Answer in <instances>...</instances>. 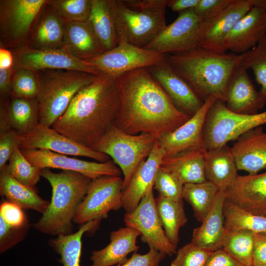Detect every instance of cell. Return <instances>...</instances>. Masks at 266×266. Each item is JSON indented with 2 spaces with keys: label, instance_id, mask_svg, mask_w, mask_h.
<instances>
[{
  "label": "cell",
  "instance_id": "6da1fadb",
  "mask_svg": "<svg viewBox=\"0 0 266 266\" xmlns=\"http://www.w3.org/2000/svg\"><path fill=\"white\" fill-rule=\"evenodd\" d=\"M120 105L113 123L131 134H150L157 138L191 117L179 110L146 67L116 77Z\"/></svg>",
  "mask_w": 266,
  "mask_h": 266
},
{
  "label": "cell",
  "instance_id": "7a4b0ae2",
  "mask_svg": "<svg viewBox=\"0 0 266 266\" xmlns=\"http://www.w3.org/2000/svg\"><path fill=\"white\" fill-rule=\"evenodd\" d=\"M119 105L116 78L100 73L78 92L52 128L90 147L114 122Z\"/></svg>",
  "mask_w": 266,
  "mask_h": 266
},
{
  "label": "cell",
  "instance_id": "3957f363",
  "mask_svg": "<svg viewBox=\"0 0 266 266\" xmlns=\"http://www.w3.org/2000/svg\"><path fill=\"white\" fill-rule=\"evenodd\" d=\"M165 55L171 66L204 102L213 96L225 103L227 85L242 60L241 54L215 53L200 47Z\"/></svg>",
  "mask_w": 266,
  "mask_h": 266
},
{
  "label": "cell",
  "instance_id": "277c9868",
  "mask_svg": "<svg viewBox=\"0 0 266 266\" xmlns=\"http://www.w3.org/2000/svg\"><path fill=\"white\" fill-rule=\"evenodd\" d=\"M41 175L50 184L52 197L47 209L33 226L47 234H67L92 179L76 171L55 173L48 168L42 169Z\"/></svg>",
  "mask_w": 266,
  "mask_h": 266
},
{
  "label": "cell",
  "instance_id": "5b68a950",
  "mask_svg": "<svg viewBox=\"0 0 266 266\" xmlns=\"http://www.w3.org/2000/svg\"><path fill=\"white\" fill-rule=\"evenodd\" d=\"M118 43L144 48L167 26L169 0H112Z\"/></svg>",
  "mask_w": 266,
  "mask_h": 266
},
{
  "label": "cell",
  "instance_id": "8992f818",
  "mask_svg": "<svg viewBox=\"0 0 266 266\" xmlns=\"http://www.w3.org/2000/svg\"><path fill=\"white\" fill-rule=\"evenodd\" d=\"M36 73L39 124L49 127L64 113L78 92L97 75L67 69H47Z\"/></svg>",
  "mask_w": 266,
  "mask_h": 266
},
{
  "label": "cell",
  "instance_id": "52a82bcc",
  "mask_svg": "<svg viewBox=\"0 0 266 266\" xmlns=\"http://www.w3.org/2000/svg\"><path fill=\"white\" fill-rule=\"evenodd\" d=\"M156 139L150 134L127 133L113 123L102 137L90 148L106 154L120 167L123 174V191L139 166L149 156Z\"/></svg>",
  "mask_w": 266,
  "mask_h": 266
},
{
  "label": "cell",
  "instance_id": "ba28073f",
  "mask_svg": "<svg viewBox=\"0 0 266 266\" xmlns=\"http://www.w3.org/2000/svg\"><path fill=\"white\" fill-rule=\"evenodd\" d=\"M266 124V111L254 114L236 113L230 111L224 102L217 100L208 111L203 127L205 149L220 147Z\"/></svg>",
  "mask_w": 266,
  "mask_h": 266
},
{
  "label": "cell",
  "instance_id": "9c48e42d",
  "mask_svg": "<svg viewBox=\"0 0 266 266\" xmlns=\"http://www.w3.org/2000/svg\"><path fill=\"white\" fill-rule=\"evenodd\" d=\"M49 0H0V47L13 50L24 45Z\"/></svg>",
  "mask_w": 266,
  "mask_h": 266
},
{
  "label": "cell",
  "instance_id": "30bf717a",
  "mask_svg": "<svg viewBox=\"0 0 266 266\" xmlns=\"http://www.w3.org/2000/svg\"><path fill=\"white\" fill-rule=\"evenodd\" d=\"M211 19L203 18L193 8L180 12L177 18L144 48L166 54L197 47Z\"/></svg>",
  "mask_w": 266,
  "mask_h": 266
},
{
  "label": "cell",
  "instance_id": "8fae6325",
  "mask_svg": "<svg viewBox=\"0 0 266 266\" xmlns=\"http://www.w3.org/2000/svg\"><path fill=\"white\" fill-rule=\"evenodd\" d=\"M123 184L120 176H103L92 179L73 221L82 225L95 220L101 221L110 211L123 207Z\"/></svg>",
  "mask_w": 266,
  "mask_h": 266
},
{
  "label": "cell",
  "instance_id": "7c38bea8",
  "mask_svg": "<svg viewBox=\"0 0 266 266\" xmlns=\"http://www.w3.org/2000/svg\"><path fill=\"white\" fill-rule=\"evenodd\" d=\"M165 56V54L121 42L114 48L86 61L100 73L116 77L132 70L161 63Z\"/></svg>",
  "mask_w": 266,
  "mask_h": 266
},
{
  "label": "cell",
  "instance_id": "4fadbf2b",
  "mask_svg": "<svg viewBox=\"0 0 266 266\" xmlns=\"http://www.w3.org/2000/svg\"><path fill=\"white\" fill-rule=\"evenodd\" d=\"M153 189V187L148 189L134 210L126 213L124 222L126 227L138 232L141 241L149 247L171 256L176 248L169 241L161 224Z\"/></svg>",
  "mask_w": 266,
  "mask_h": 266
},
{
  "label": "cell",
  "instance_id": "5bb4252c",
  "mask_svg": "<svg viewBox=\"0 0 266 266\" xmlns=\"http://www.w3.org/2000/svg\"><path fill=\"white\" fill-rule=\"evenodd\" d=\"M21 149H42L66 155L82 156L100 163L110 160L106 154L95 151L60 133L53 129L39 124L31 132L16 136Z\"/></svg>",
  "mask_w": 266,
  "mask_h": 266
},
{
  "label": "cell",
  "instance_id": "9a60e30c",
  "mask_svg": "<svg viewBox=\"0 0 266 266\" xmlns=\"http://www.w3.org/2000/svg\"><path fill=\"white\" fill-rule=\"evenodd\" d=\"M13 67H22L35 72L47 69L74 70L99 75L100 72L87 61L78 59L64 48L37 50L24 46L10 50Z\"/></svg>",
  "mask_w": 266,
  "mask_h": 266
},
{
  "label": "cell",
  "instance_id": "2e32d148",
  "mask_svg": "<svg viewBox=\"0 0 266 266\" xmlns=\"http://www.w3.org/2000/svg\"><path fill=\"white\" fill-rule=\"evenodd\" d=\"M21 151L33 165L42 169L52 168L76 171L91 179L103 176H120L121 175V170L111 160L98 163L69 157L47 150L21 149Z\"/></svg>",
  "mask_w": 266,
  "mask_h": 266
},
{
  "label": "cell",
  "instance_id": "e0dca14e",
  "mask_svg": "<svg viewBox=\"0 0 266 266\" xmlns=\"http://www.w3.org/2000/svg\"><path fill=\"white\" fill-rule=\"evenodd\" d=\"M218 100L210 97L200 109L183 125L174 131L163 133L157 140L165 151V157L181 152L204 147L203 130L209 109Z\"/></svg>",
  "mask_w": 266,
  "mask_h": 266
},
{
  "label": "cell",
  "instance_id": "ac0fdd59",
  "mask_svg": "<svg viewBox=\"0 0 266 266\" xmlns=\"http://www.w3.org/2000/svg\"><path fill=\"white\" fill-rule=\"evenodd\" d=\"M161 86L175 107L192 117L204 104L189 84L165 59L158 64L146 67Z\"/></svg>",
  "mask_w": 266,
  "mask_h": 266
},
{
  "label": "cell",
  "instance_id": "d6986e66",
  "mask_svg": "<svg viewBox=\"0 0 266 266\" xmlns=\"http://www.w3.org/2000/svg\"><path fill=\"white\" fill-rule=\"evenodd\" d=\"M253 7L252 0H232L220 13L210 20L198 47L215 53H226L223 46L225 38Z\"/></svg>",
  "mask_w": 266,
  "mask_h": 266
},
{
  "label": "cell",
  "instance_id": "ffe728a7",
  "mask_svg": "<svg viewBox=\"0 0 266 266\" xmlns=\"http://www.w3.org/2000/svg\"><path fill=\"white\" fill-rule=\"evenodd\" d=\"M226 199L252 214L266 216V171L239 175L226 190Z\"/></svg>",
  "mask_w": 266,
  "mask_h": 266
},
{
  "label": "cell",
  "instance_id": "44dd1931",
  "mask_svg": "<svg viewBox=\"0 0 266 266\" xmlns=\"http://www.w3.org/2000/svg\"><path fill=\"white\" fill-rule=\"evenodd\" d=\"M266 35V9L253 7L234 26L225 38L227 52L242 54L257 46Z\"/></svg>",
  "mask_w": 266,
  "mask_h": 266
},
{
  "label": "cell",
  "instance_id": "7402d4cb",
  "mask_svg": "<svg viewBox=\"0 0 266 266\" xmlns=\"http://www.w3.org/2000/svg\"><path fill=\"white\" fill-rule=\"evenodd\" d=\"M247 69L240 66L232 75L226 88L225 104L236 113H258L266 102V98L257 91Z\"/></svg>",
  "mask_w": 266,
  "mask_h": 266
},
{
  "label": "cell",
  "instance_id": "603a6c76",
  "mask_svg": "<svg viewBox=\"0 0 266 266\" xmlns=\"http://www.w3.org/2000/svg\"><path fill=\"white\" fill-rule=\"evenodd\" d=\"M165 151L156 139L149 156L138 167L123 191V207L126 213L134 210L151 187L165 157Z\"/></svg>",
  "mask_w": 266,
  "mask_h": 266
},
{
  "label": "cell",
  "instance_id": "cb8c5ba5",
  "mask_svg": "<svg viewBox=\"0 0 266 266\" xmlns=\"http://www.w3.org/2000/svg\"><path fill=\"white\" fill-rule=\"evenodd\" d=\"M231 147L238 170L254 175L266 171V132L262 126L240 135Z\"/></svg>",
  "mask_w": 266,
  "mask_h": 266
},
{
  "label": "cell",
  "instance_id": "d4e9b609",
  "mask_svg": "<svg viewBox=\"0 0 266 266\" xmlns=\"http://www.w3.org/2000/svg\"><path fill=\"white\" fill-rule=\"evenodd\" d=\"M65 31V22L49 3V0L39 14L24 46L37 50L63 48Z\"/></svg>",
  "mask_w": 266,
  "mask_h": 266
},
{
  "label": "cell",
  "instance_id": "484cf974",
  "mask_svg": "<svg viewBox=\"0 0 266 266\" xmlns=\"http://www.w3.org/2000/svg\"><path fill=\"white\" fill-rule=\"evenodd\" d=\"M226 190L219 189L208 214L200 226L193 231L191 242L211 252L222 248L226 231L224 216Z\"/></svg>",
  "mask_w": 266,
  "mask_h": 266
},
{
  "label": "cell",
  "instance_id": "4316f807",
  "mask_svg": "<svg viewBox=\"0 0 266 266\" xmlns=\"http://www.w3.org/2000/svg\"><path fill=\"white\" fill-rule=\"evenodd\" d=\"M139 236L138 232L128 227L111 232L110 243L100 250L92 251L90 266H113L124 263L129 254L139 249L136 243Z\"/></svg>",
  "mask_w": 266,
  "mask_h": 266
},
{
  "label": "cell",
  "instance_id": "83f0119b",
  "mask_svg": "<svg viewBox=\"0 0 266 266\" xmlns=\"http://www.w3.org/2000/svg\"><path fill=\"white\" fill-rule=\"evenodd\" d=\"M205 150L192 149L164 157L160 167L172 173L183 185L203 182L207 181L204 171Z\"/></svg>",
  "mask_w": 266,
  "mask_h": 266
},
{
  "label": "cell",
  "instance_id": "f1b7e54d",
  "mask_svg": "<svg viewBox=\"0 0 266 266\" xmlns=\"http://www.w3.org/2000/svg\"><path fill=\"white\" fill-rule=\"evenodd\" d=\"M64 48L75 58L86 61L105 51L87 22H65Z\"/></svg>",
  "mask_w": 266,
  "mask_h": 266
},
{
  "label": "cell",
  "instance_id": "f546056e",
  "mask_svg": "<svg viewBox=\"0 0 266 266\" xmlns=\"http://www.w3.org/2000/svg\"><path fill=\"white\" fill-rule=\"evenodd\" d=\"M204 160L206 180L219 189H227L238 175L231 147L227 144L216 149L205 150Z\"/></svg>",
  "mask_w": 266,
  "mask_h": 266
},
{
  "label": "cell",
  "instance_id": "4dcf8cb0",
  "mask_svg": "<svg viewBox=\"0 0 266 266\" xmlns=\"http://www.w3.org/2000/svg\"><path fill=\"white\" fill-rule=\"evenodd\" d=\"M88 23L104 51L118 44L112 0H92Z\"/></svg>",
  "mask_w": 266,
  "mask_h": 266
},
{
  "label": "cell",
  "instance_id": "1f68e13d",
  "mask_svg": "<svg viewBox=\"0 0 266 266\" xmlns=\"http://www.w3.org/2000/svg\"><path fill=\"white\" fill-rule=\"evenodd\" d=\"M0 171L1 196L22 209H32L42 214L45 212L50 201L40 198L34 189L15 179L9 173L7 165Z\"/></svg>",
  "mask_w": 266,
  "mask_h": 266
},
{
  "label": "cell",
  "instance_id": "d6a6232c",
  "mask_svg": "<svg viewBox=\"0 0 266 266\" xmlns=\"http://www.w3.org/2000/svg\"><path fill=\"white\" fill-rule=\"evenodd\" d=\"M10 98L7 105L9 124L17 134H28L39 124L36 99Z\"/></svg>",
  "mask_w": 266,
  "mask_h": 266
},
{
  "label": "cell",
  "instance_id": "836d02e7",
  "mask_svg": "<svg viewBox=\"0 0 266 266\" xmlns=\"http://www.w3.org/2000/svg\"><path fill=\"white\" fill-rule=\"evenodd\" d=\"M155 201L159 218L166 235L170 243L177 248L179 241V230L188 221L183 201H175L159 195L155 198Z\"/></svg>",
  "mask_w": 266,
  "mask_h": 266
},
{
  "label": "cell",
  "instance_id": "e575fe53",
  "mask_svg": "<svg viewBox=\"0 0 266 266\" xmlns=\"http://www.w3.org/2000/svg\"><path fill=\"white\" fill-rule=\"evenodd\" d=\"M100 222L90 221L82 225L75 233L60 234L49 241L50 245L60 255L59 261L63 266H80L82 235L97 228Z\"/></svg>",
  "mask_w": 266,
  "mask_h": 266
},
{
  "label": "cell",
  "instance_id": "d590c367",
  "mask_svg": "<svg viewBox=\"0 0 266 266\" xmlns=\"http://www.w3.org/2000/svg\"><path fill=\"white\" fill-rule=\"evenodd\" d=\"M219 190L217 186L208 181L183 185V199L192 206L198 221L202 222L206 217Z\"/></svg>",
  "mask_w": 266,
  "mask_h": 266
},
{
  "label": "cell",
  "instance_id": "8d00e7d4",
  "mask_svg": "<svg viewBox=\"0 0 266 266\" xmlns=\"http://www.w3.org/2000/svg\"><path fill=\"white\" fill-rule=\"evenodd\" d=\"M256 233L244 230H226L222 248L247 266H253Z\"/></svg>",
  "mask_w": 266,
  "mask_h": 266
},
{
  "label": "cell",
  "instance_id": "74e56055",
  "mask_svg": "<svg viewBox=\"0 0 266 266\" xmlns=\"http://www.w3.org/2000/svg\"><path fill=\"white\" fill-rule=\"evenodd\" d=\"M226 230H244L256 233H266V216L252 214L226 199L224 205Z\"/></svg>",
  "mask_w": 266,
  "mask_h": 266
},
{
  "label": "cell",
  "instance_id": "f35d334b",
  "mask_svg": "<svg viewBox=\"0 0 266 266\" xmlns=\"http://www.w3.org/2000/svg\"><path fill=\"white\" fill-rule=\"evenodd\" d=\"M7 167L10 174L20 182L34 189L41 176L42 169L33 165L24 155L16 142Z\"/></svg>",
  "mask_w": 266,
  "mask_h": 266
},
{
  "label": "cell",
  "instance_id": "ab89813d",
  "mask_svg": "<svg viewBox=\"0 0 266 266\" xmlns=\"http://www.w3.org/2000/svg\"><path fill=\"white\" fill-rule=\"evenodd\" d=\"M241 55L240 66L253 70L257 82L261 86L260 91L266 98V35L256 47Z\"/></svg>",
  "mask_w": 266,
  "mask_h": 266
},
{
  "label": "cell",
  "instance_id": "60d3db41",
  "mask_svg": "<svg viewBox=\"0 0 266 266\" xmlns=\"http://www.w3.org/2000/svg\"><path fill=\"white\" fill-rule=\"evenodd\" d=\"M13 68L10 97L36 99L39 90V80L36 72L22 67Z\"/></svg>",
  "mask_w": 266,
  "mask_h": 266
},
{
  "label": "cell",
  "instance_id": "b9f144b4",
  "mask_svg": "<svg viewBox=\"0 0 266 266\" xmlns=\"http://www.w3.org/2000/svg\"><path fill=\"white\" fill-rule=\"evenodd\" d=\"M49 3L64 22H87L92 0H49Z\"/></svg>",
  "mask_w": 266,
  "mask_h": 266
},
{
  "label": "cell",
  "instance_id": "7bdbcfd3",
  "mask_svg": "<svg viewBox=\"0 0 266 266\" xmlns=\"http://www.w3.org/2000/svg\"><path fill=\"white\" fill-rule=\"evenodd\" d=\"M183 184L172 173L160 167L156 175L154 187L159 195L175 201H183Z\"/></svg>",
  "mask_w": 266,
  "mask_h": 266
},
{
  "label": "cell",
  "instance_id": "ee69618b",
  "mask_svg": "<svg viewBox=\"0 0 266 266\" xmlns=\"http://www.w3.org/2000/svg\"><path fill=\"white\" fill-rule=\"evenodd\" d=\"M212 252L190 242L178 249L170 266H206Z\"/></svg>",
  "mask_w": 266,
  "mask_h": 266
},
{
  "label": "cell",
  "instance_id": "f6af8a7d",
  "mask_svg": "<svg viewBox=\"0 0 266 266\" xmlns=\"http://www.w3.org/2000/svg\"><path fill=\"white\" fill-rule=\"evenodd\" d=\"M28 224L20 228L7 225L0 217V252L2 253L21 241L26 235Z\"/></svg>",
  "mask_w": 266,
  "mask_h": 266
},
{
  "label": "cell",
  "instance_id": "bcb514c9",
  "mask_svg": "<svg viewBox=\"0 0 266 266\" xmlns=\"http://www.w3.org/2000/svg\"><path fill=\"white\" fill-rule=\"evenodd\" d=\"M0 217L7 225L12 227L20 228L28 224L22 208L8 200L1 203Z\"/></svg>",
  "mask_w": 266,
  "mask_h": 266
},
{
  "label": "cell",
  "instance_id": "7dc6e473",
  "mask_svg": "<svg viewBox=\"0 0 266 266\" xmlns=\"http://www.w3.org/2000/svg\"><path fill=\"white\" fill-rule=\"evenodd\" d=\"M166 256L165 254L149 247L146 254H140L135 252L126 262L118 266H159Z\"/></svg>",
  "mask_w": 266,
  "mask_h": 266
},
{
  "label": "cell",
  "instance_id": "c3c4849f",
  "mask_svg": "<svg viewBox=\"0 0 266 266\" xmlns=\"http://www.w3.org/2000/svg\"><path fill=\"white\" fill-rule=\"evenodd\" d=\"M232 0H200L193 8L199 16L205 19L216 17L231 2Z\"/></svg>",
  "mask_w": 266,
  "mask_h": 266
},
{
  "label": "cell",
  "instance_id": "681fc988",
  "mask_svg": "<svg viewBox=\"0 0 266 266\" xmlns=\"http://www.w3.org/2000/svg\"><path fill=\"white\" fill-rule=\"evenodd\" d=\"M16 133L11 128L0 132V170L7 164L16 143Z\"/></svg>",
  "mask_w": 266,
  "mask_h": 266
},
{
  "label": "cell",
  "instance_id": "f907efd6",
  "mask_svg": "<svg viewBox=\"0 0 266 266\" xmlns=\"http://www.w3.org/2000/svg\"><path fill=\"white\" fill-rule=\"evenodd\" d=\"M206 266H247L231 256L222 248L212 252Z\"/></svg>",
  "mask_w": 266,
  "mask_h": 266
},
{
  "label": "cell",
  "instance_id": "816d5d0a",
  "mask_svg": "<svg viewBox=\"0 0 266 266\" xmlns=\"http://www.w3.org/2000/svg\"><path fill=\"white\" fill-rule=\"evenodd\" d=\"M253 266H266V233H256Z\"/></svg>",
  "mask_w": 266,
  "mask_h": 266
},
{
  "label": "cell",
  "instance_id": "f5cc1de1",
  "mask_svg": "<svg viewBox=\"0 0 266 266\" xmlns=\"http://www.w3.org/2000/svg\"><path fill=\"white\" fill-rule=\"evenodd\" d=\"M13 66L9 68H0V99H7L11 96V86Z\"/></svg>",
  "mask_w": 266,
  "mask_h": 266
},
{
  "label": "cell",
  "instance_id": "db71d44e",
  "mask_svg": "<svg viewBox=\"0 0 266 266\" xmlns=\"http://www.w3.org/2000/svg\"><path fill=\"white\" fill-rule=\"evenodd\" d=\"M200 0H169L167 6L174 12L179 13L194 7Z\"/></svg>",
  "mask_w": 266,
  "mask_h": 266
},
{
  "label": "cell",
  "instance_id": "11a10c76",
  "mask_svg": "<svg viewBox=\"0 0 266 266\" xmlns=\"http://www.w3.org/2000/svg\"><path fill=\"white\" fill-rule=\"evenodd\" d=\"M14 58L12 51L0 47V68H9L13 66Z\"/></svg>",
  "mask_w": 266,
  "mask_h": 266
},
{
  "label": "cell",
  "instance_id": "9f6ffc18",
  "mask_svg": "<svg viewBox=\"0 0 266 266\" xmlns=\"http://www.w3.org/2000/svg\"><path fill=\"white\" fill-rule=\"evenodd\" d=\"M253 7L266 9V0H252Z\"/></svg>",
  "mask_w": 266,
  "mask_h": 266
}]
</instances>
